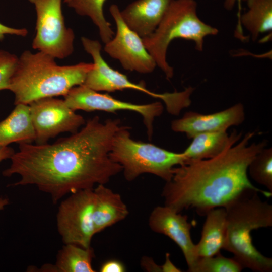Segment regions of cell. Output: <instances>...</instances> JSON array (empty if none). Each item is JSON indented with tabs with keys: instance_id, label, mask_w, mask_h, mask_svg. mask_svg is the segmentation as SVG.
Wrapping results in <instances>:
<instances>
[{
	"instance_id": "277c9868",
	"label": "cell",
	"mask_w": 272,
	"mask_h": 272,
	"mask_svg": "<svg viewBox=\"0 0 272 272\" xmlns=\"http://www.w3.org/2000/svg\"><path fill=\"white\" fill-rule=\"evenodd\" d=\"M52 56L39 51H24L19 57L8 90L14 104L29 105L44 98L65 96L73 87L83 85L93 62L59 65Z\"/></svg>"
},
{
	"instance_id": "5b68a950",
	"label": "cell",
	"mask_w": 272,
	"mask_h": 272,
	"mask_svg": "<svg viewBox=\"0 0 272 272\" xmlns=\"http://www.w3.org/2000/svg\"><path fill=\"white\" fill-rule=\"evenodd\" d=\"M197 7L195 0H173L154 32L142 38L157 66L163 71L168 80L174 75L173 68L166 60L167 49L173 40L183 39L192 41L195 49L201 51L205 38L218 33L216 28L199 18Z\"/></svg>"
},
{
	"instance_id": "ba28073f",
	"label": "cell",
	"mask_w": 272,
	"mask_h": 272,
	"mask_svg": "<svg viewBox=\"0 0 272 272\" xmlns=\"http://www.w3.org/2000/svg\"><path fill=\"white\" fill-rule=\"evenodd\" d=\"M93 189L70 194L60 202L56 214V226L64 244H73L86 248L91 247L95 235Z\"/></svg>"
},
{
	"instance_id": "e0dca14e",
	"label": "cell",
	"mask_w": 272,
	"mask_h": 272,
	"mask_svg": "<svg viewBox=\"0 0 272 272\" xmlns=\"http://www.w3.org/2000/svg\"><path fill=\"white\" fill-rule=\"evenodd\" d=\"M200 240L195 244L198 258L211 257L223 249L226 237V214L224 208L210 210L206 215Z\"/></svg>"
},
{
	"instance_id": "1f68e13d",
	"label": "cell",
	"mask_w": 272,
	"mask_h": 272,
	"mask_svg": "<svg viewBox=\"0 0 272 272\" xmlns=\"http://www.w3.org/2000/svg\"><path fill=\"white\" fill-rule=\"evenodd\" d=\"M9 203V200L8 197H0V210L4 209L5 207Z\"/></svg>"
},
{
	"instance_id": "f546056e",
	"label": "cell",
	"mask_w": 272,
	"mask_h": 272,
	"mask_svg": "<svg viewBox=\"0 0 272 272\" xmlns=\"http://www.w3.org/2000/svg\"><path fill=\"white\" fill-rule=\"evenodd\" d=\"M15 153L14 150L8 146L5 147L0 149V162L2 161L10 159Z\"/></svg>"
},
{
	"instance_id": "603a6c76",
	"label": "cell",
	"mask_w": 272,
	"mask_h": 272,
	"mask_svg": "<svg viewBox=\"0 0 272 272\" xmlns=\"http://www.w3.org/2000/svg\"><path fill=\"white\" fill-rule=\"evenodd\" d=\"M247 172L251 178L272 192V149L265 147L249 164Z\"/></svg>"
},
{
	"instance_id": "30bf717a",
	"label": "cell",
	"mask_w": 272,
	"mask_h": 272,
	"mask_svg": "<svg viewBox=\"0 0 272 272\" xmlns=\"http://www.w3.org/2000/svg\"><path fill=\"white\" fill-rule=\"evenodd\" d=\"M66 105L73 110H82L87 112L95 110L115 112L128 110L140 114L147 128L148 137L151 139L153 132V122L163 111V106L160 102L146 104H137L121 101L107 94H102L83 85L72 88L64 96Z\"/></svg>"
},
{
	"instance_id": "cb8c5ba5",
	"label": "cell",
	"mask_w": 272,
	"mask_h": 272,
	"mask_svg": "<svg viewBox=\"0 0 272 272\" xmlns=\"http://www.w3.org/2000/svg\"><path fill=\"white\" fill-rule=\"evenodd\" d=\"M243 268L233 258L226 257L220 252L198 259L190 272H240Z\"/></svg>"
},
{
	"instance_id": "44dd1931",
	"label": "cell",
	"mask_w": 272,
	"mask_h": 272,
	"mask_svg": "<svg viewBox=\"0 0 272 272\" xmlns=\"http://www.w3.org/2000/svg\"><path fill=\"white\" fill-rule=\"evenodd\" d=\"M246 1L248 10L238 20L255 41L260 34L271 32L272 0Z\"/></svg>"
},
{
	"instance_id": "9a60e30c",
	"label": "cell",
	"mask_w": 272,
	"mask_h": 272,
	"mask_svg": "<svg viewBox=\"0 0 272 272\" xmlns=\"http://www.w3.org/2000/svg\"><path fill=\"white\" fill-rule=\"evenodd\" d=\"M173 0H136L120 11L126 25L141 38L152 34Z\"/></svg>"
},
{
	"instance_id": "4dcf8cb0",
	"label": "cell",
	"mask_w": 272,
	"mask_h": 272,
	"mask_svg": "<svg viewBox=\"0 0 272 272\" xmlns=\"http://www.w3.org/2000/svg\"><path fill=\"white\" fill-rule=\"evenodd\" d=\"M243 0H225L224 6L227 10H231L236 3L240 4Z\"/></svg>"
},
{
	"instance_id": "6da1fadb",
	"label": "cell",
	"mask_w": 272,
	"mask_h": 272,
	"mask_svg": "<svg viewBox=\"0 0 272 272\" xmlns=\"http://www.w3.org/2000/svg\"><path fill=\"white\" fill-rule=\"evenodd\" d=\"M123 126L119 119H89L81 129L52 144H19L2 174H18L13 186L34 185L54 203L64 196L106 184L122 172L110 157L114 138Z\"/></svg>"
},
{
	"instance_id": "83f0119b",
	"label": "cell",
	"mask_w": 272,
	"mask_h": 272,
	"mask_svg": "<svg viewBox=\"0 0 272 272\" xmlns=\"http://www.w3.org/2000/svg\"><path fill=\"white\" fill-rule=\"evenodd\" d=\"M141 266L147 271L162 272L161 265L155 263L152 258L145 256L141 260Z\"/></svg>"
},
{
	"instance_id": "4316f807",
	"label": "cell",
	"mask_w": 272,
	"mask_h": 272,
	"mask_svg": "<svg viewBox=\"0 0 272 272\" xmlns=\"http://www.w3.org/2000/svg\"><path fill=\"white\" fill-rule=\"evenodd\" d=\"M28 34L26 28H15L6 26L0 23V41H2L6 35H15L25 36Z\"/></svg>"
},
{
	"instance_id": "2e32d148",
	"label": "cell",
	"mask_w": 272,
	"mask_h": 272,
	"mask_svg": "<svg viewBox=\"0 0 272 272\" xmlns=\"http://www.w3.org/2000/svg\"><path fill=\"white\" fill-rule=\"evenodd\" d=\"M99 184L93 189L94 205L93 221L95 235L124 220L129 214L120 194Z\"/></svg>"
},
{
	"instance_id": "d6a6232c",
	"label": "cell",
	"mask_w": 272,
	"mask_h": 272,
	"mask_svg": "<svg viewBox=\"0 0 272 272\" xmlns=\"http://www.w3.org/2000/svg\"><path fill=\"white\" fill-rule=\"evenodd\" d=\"M67 0H64V2H66Z\"/></svg>"
},
{
	"instance_id": "f1b7e54d",
	"label": "cell",
	"mask_w": 272,
	"mask_h": 272,
	"mask_svg": "<svg viewBox=\"0 0 272 272\" xmlns=\"http://www.w3.org/2000/svg\"><path fill=\"white\" fill-rule=\"evenodd\" d=\"M162 272H180L181 269L176 267L171 261L170 254L167 253L165 256V261L164 264L161 265Z\"/></svg>"
},
{
	"instance_id": "d6986e66",
	"label": "cell",
	"mask_w": 272,
	"mask_h": 272,
	"mask_svg": "<svg viewBox=\"0 0 272 272\" xmlns=\"http://www.w3.org/2000/svg\"><path fill=\"white\" fill-rule=\"evenodd\" d=\"M36 139L29 105L20 104L0 122V149L16 142L32 143Z\"/></svg>"
},
{
	"instance_id": "d4e9b609",
	"label": "cell",
	"mask_w": 272,
	"mask_h": 272,
	"mask_svg": "<svg viewBox=\"0 0 272 272\" xmlns=\"http://www.w3.org/2000/svg\"><path fill=\"white\" fill-rule=\"evenodd\" d=\"M18 60L16 55L0 50V90H8Z\"/></svg>"
},
{
	"instance_id": "8fae6325",
	"label": "cell",
	"mask_w": 272,
	"mask_h": 272,
	"mask_svg": "<svg viewBox=\"0 0 272 272\" xmlns=\"http://www.w3.org/2000/svg\"><path fill=\"white\" fill-rule=\"evenodd\" d=\"M109 11L114 20L116 32L105 44V52L118 60L126 70L142 74L152 73L157 65L146 48L142 38L126 25L117 5H111Z\"/></svg>"
},
{
	"instance_id": "8992f818",
	"label": "cell",
	"mask_w": 272,
	"mask_h": 272,
	"mask_svg": "<svg viewBox=\"0 0 272 272\" xmlns=\"http://www.w3.org/2000/svg\"><path fill=\"white\" fill-rule=\"evenodd\" d=\"M129 129L123 125L117 132L109 152L110 158L122 167L125 179L132 181L143 174H151L166 182L170 180L174 168L186 161L183 153L135 141Z\"/></svg>"
},
{
	"instance_id": "7402d4cb",
	"label": "cell",
	"mask_w": 272,
	"mask_h": 272,
	"mask_svg": "<svg viewBox=\"0 0 272 272\" xmlns=\"http://www.w3.org/2000/svg\"><path fill=\"white\" fill-rule=\"evenodd\" d=\"M106 0H67L64 3L79 15L89 17L97 27L104 43L109 41L114 33L104 14L103 7Z\"/></svg>"
},
{
	"instance_id": "7c38bea8",
	"label": "cell",
	"mask_w": 272,
	"mask_h": 272,
	"mask_svg": "<svg viewBox=\"0 0 272 272\" xmlns=\"http://www.w3.org/2000/svg\"><path fill=\"white\" fill-rule=\"evenodd\" d=\"M81 42L85 50L92 56L94 63L93 68L87 74L83 85L97 92L132 89L161 99L165 103L169 101V93L153 92L146 88L144 84L131 82L124 74L109 66L101 55L102 46L98 40L82 37Z\"/></svg>"
},
{
	"instance_id": "4fadbf2b",
	"label": "cell",
	"mask_w": 272,
	"mask_h": 272,
	"mask_svg": "<svg viewBox=\"0 0 272 272\" xmlns=\"http://www.w3.org/2000/svg\"><path fill=\"white\" fill-rule=\"evenodd\" d=\"M148 225L152 231L167 236L177 244L190 272L199 258L195 254V244L190 232L192 225L188 222V217L167 206H158L149 215Z\"/></svg>"
},
{
	"instance_id": "ffe728a7",
	"label": "cell",
	"mask_w": 272,
	"mask_h": 272,
	"mask_svg": "<svg viewBox=\"0 0 272 272\" xmlns=\"http://www.w3.org/2000/svg\"><path fill=\"white\" fill-rule=\"evenodd\" d=\"M94 251L90 247L84 248L66 244L60 249L54 264H46L47 271L94 272L92 264Z\"/></svg>"
},
{
	"instance_id": "9c48e42d",
	"label": "cell",
	"mask_w": 272,
	"mask_h": 272,
	"mask_svg": "<svg viewBox=\"0 0 272 272\" xmlns=\"http://www.w3.org/2000/svg\"><path fill=\"white\" fill-rule=\"evenodd\" d=\"M29 106L36 144L47 143L50 139L61 133H74L86 123L83 117L76 113L64 100L44 98Z\"/></svg>"
},
{
	"instance_id": "3957f363",
	"label": "cell",
	"mask_w": 272,
	"mask_h": 272,
	"mask_svg": "<svg viewBox=\"0 0 272 272\" xmlns=\"http://www.w3.org/2000/svg\"><path fill=\"white\" fill-rule=\"evenodd\" d=\"M267 197L272 192L248 189L225 207L226 237L223 249L233 254L242 267L256 272H271L272 258L263 255L252 243L251 232L272 226V205L262 201L259 193Z\"/></svg>"
},
{
	"instance_id": "7a4b0ae2",
	"label": "cell",
	"mask_w": 272,
	"mask_h": 272,
	"mask_svg": "<svg viewBox=\"0 0 272 272\" xmlns=\"http://www.w3.org/2000/svg\"><path fill=\"white\" fill-rule=\"evenodd\" d=\"M254 132L211 159L189 161L175 167L161 196L164 205L178 213L193 209L206 216L210 210L225 207L242 191L257 189L248 177V167L267 146L266 140L250 144Z\"/></svg>"
},
{
	"instance_id": "ac0fdd59",
	"label": "cell",
	"mask_w": 272,
	"mask_h": 272,
	"mask_svg": "<svg viewBox=\"0 0 272 272\" xmlns=\"http://www.w3.org/2000/svg\"><path fill=\"white\" fill-rule=\"evenodd\" d=\"M241 137V132L236 130L230 134L226 131L199 134L192 138L190 144L182 153L186 162L213 158L236 144Z\"/></svg>"
},
{
	"instance_id": "5bb4252c",
	"label": "cell",
	"mask_w": 272,
	"mask_h": 272,
	"mask_svg": "<svg viewBox=\"0 0 272 272\" xmlns=\"http://www.w3.org/2000/svg\"><path fill=\"white\" fill-rule=\"evenodd\" d=\"M244 119V108L239 103L212 114L187 112L181 118L173 120L171 127L173 131L184 133L188 139H192L203 133L226 131L230 127L241 124Z\"/></svg>"
},
{
	"instance_id": "52a82bcc",
	"label": "cell",
	"mask_w": 272,
	"mask_h": 272,
	"mask_svg": "<svg viewBox=\"0 0 272 272\" xmlns=\"http://www.w3.org/2000/svg\"><path fill=\"white\" fill-rule=\"evenodd\" d=\"M35 8L37 19L33 49L54 58L64 59L74 51L75 34L67 28L62 0H28Z\"/></svg>"
},
{
	"instance_id": "484cf974",
	"label": "cell",
	"mask_w": 272,
	"mask_h": 272,
	"mask_svg": "<svg viewBox=\"0 0 272 272\" xmlns=\"http://www.w3.org/2000/svg\"><path fill=\"white\" fill-rule=\"evenodd\" d=\"M100 272H124L126 268L120 261L115 259L108 260L104 262L100 266Z\"/></svg>"
}]
</instances>
